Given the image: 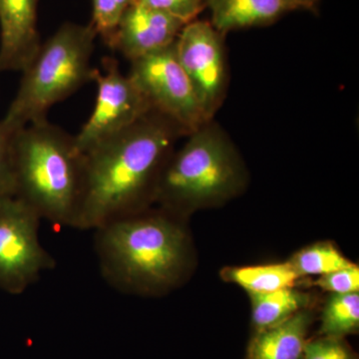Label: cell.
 <instances>
[{"label":"cell","instance_id":"9","mask_svg":"<svg viewBox=\"0 0 359 359\" xmlns=\"http://www.w3.org/2000/svg\"><path fill=\"white\" fill-rule=\"evenodd\" d=\"M224 35L211 22L194 20L182 28L175 50L208 121L224 102L229 83Z\"/></svg>","mask_w":359,"mask_h":359},{"label":"cell","instance_id":"20","mask_svg":"<svg viewBox=\"0 0 359 359\" xmlns=\"http://www.w3.org/2000/svg\"><path fill=\"white\" fill-rule=\"evenodd\" d=\"M135 2L169 14L184 25L196 20L207 7V0H135Z\"/></svg>","mask_w":359,"mask_h":359},{"label":"cell","instance_id":"12","mask_svg":"<svg viewBox=\"0 0 359 359\" xmlns=\"http://www.w3.org/2000/svg\"><path fill=\"white\" fill-rule=\"evenodd\" d=\"M313 321V311L308 308L278 325L257 330L247 359H304L306 337Z\"/></svg>","mask_w":359,"mask_h":359},{"label":"cell","instance_id":"7","mask_svg":"<svg viewBox=\"0 0 359 359\" xmlns=\"http://www.w3.org/2000/svg\"><path fill=\"white\" fill-rule=\"evenodd\" d=\"M130 63L129 77L152 110L174 122L186 136L210 122L179 62L175 43Z\"/></svg>","mask_w":359,"mask_h":359},{"label":"cell","instance_id":"8","mask_svg":"<svg viewBox=\"0 0 359 359\" xmlns=\"http://www.w3.org/2000/svg\"><path fill=\"white\" fill-rule=\"evenodd\" d=\"M105 72L95 71L97 95L94 109L78 134L75 145L81 154L124 131L152 108L129 75L120 71L114 58L103 59Z\"/></svg>","mask_w":359,"mask_h":359},{"label":"cell","instance_id":"5","mask_svg":"<svg viewBox=\"0 0 359 359\" xmlns=\"http://www.w3.org/2000/svg\"><path fill=\"white\" fill-rule=\"evenodd\" d=\"M97 34L91 25L65 22L40 45L22 71L20 87L4 119L16 129L43 121L52 106L62 102L89 82Z\"/></svg>","mask_w":359,"mask_h":359},{"label":"cell","instance_id":"19","mask_svg":"<svg viewBox=\"0 0 359 359\" xmlns=\"http://www.w3.org/2000/svg\"><path fill=\"white\" fill-rule=\"evenodd\" d=\"M18 130L4 118L0 120V204L15 198L13 141Z\"/></svg>","mask_w":359,"mask_h":359},{"label":"cell","instance_id":"17","mask_svg":"<svg viewBox=\"0 0 359 359\" xmlns=\"http://www.w3.org/2000/svg\"><path fill=\"white\" fill-rule=\"evenodd\" d=\"M287 262L301 278L309 276L327 275L354 264L330 242L308 245L295 252Z\"/></svg>","mask_w":359,"mask_h":359},{"label":"cell","instance_id":"11","mask_svg":"<svg viewBox=\"0 0 359 359\" xmlns=\"http://www.w3.org/2000/svg\"><path fill=\"white\" fill-rule=\"evenodd\" d=\"M39 2L0 0V72H22L39 51Z\"/></svg>","mask_w":359,"mask_h":359},{"label":"cell","instance_id":"23","mask_svg":"<svg viewBox=\"0 0 359 359\" xmlns=\"http://www.w3.org/2000/svg\"><path fill=\"white\" fill-rule=\"evenodd\" d=\"M297 9H309V11H314L318 6L320 0H292Z\"/></svg>","mask_w":359,"mask_h":359},{"label":"cell","instance_id":"15","mask_svg":"<svg viewBox=\"0 0 359 359\" xmlns=\"http://www.w3.org/2000/svg\"><path fill=\"white\" fill-rule=\"evenodd\" d=\"M252 325L257 330H264L287 320L302 309L309 308L311 295L294 287L250 294Z\"/></svg>","mask_w":359,"mask_h":359},{"label":"cell","instance_id":"1","mask_svg":"<svg viewBox=\"0 0 359 359\" xmlns=\"http://www.w3.org/2000/svg\"><path fill=\"white\" fill-rule=\"evenodd\" d=\"M182 135L174 122L151 110L82 154L83 181L74 229L94 231L155 205L161 174Z\"/></svg>","mask_w":359,"mask_h":359},{"label":"cell","instance_id":"13","mask_svg":"<svg viewBox=\"0 0 359 359\" xmlns=\"http://www.w3.org/2000/svg\"><path fill=\"white\" fill-rule=\"evenodd\" d=\"M212 25L226 35L233 30L269 25L297 9L292 0H207Z\"/></svg>","mask_w":359,"mask_h":359},{"label":"cell","instance_id":"6","mask_svg":"<svg viewBox=\"0 0 359 359\" xmlns=\"http://www.w3.org/2000/svg\"><path fill=\"white\" fill-rule=\"evenodd\" d=\"M41 218L18 198L0 204V290L20 294L55 268L39 238Z\"/></svg>","mask_w":359,"mask_h":359},{"label":"cell","instance_id":"2","mask_svg":"<svg viewBox=\"0 0 359 359\" xmlns=\"http://www.w3.org/2000/svg\"><path fill=\"white\" fill-rule=\"evenodd\" d=\"M101 275L124 294L157 297L182 285L192 269L186 219L152 205L94 230Z\"/></svg>","mask_w":359,"mask_h":359},{"label":"cell","instance_id":"4","mask_svg":"<svg viewBox=\"0 0 359 359\" xmlns=\"http://www.w3.org/2000/svg\"><path fill=\"white\" fill-rule=\"evenodd\" d=\"M248 174L235 144L216 123H205L168 159L155 205L187 219L244 192Z\"/></svg>","mask_w":359,"mask_h":359},{"label":"cell","instance_id":"3","mask_svg":"<svg viewBox=\"0 0 359 359\" xmlns=\"http://www.w3.org/2000/svg\"><path fill=\"white\" fill-rule=\"evenodd\" d=\"M15 198L41 219L74 228L83 181V155L70 135L48 119L15 132Z\"/></svg>","mask_w":359,"mask_h":359},{"label":"cell","instance_id":"16","mask_svg":"<svg viewBox=\"0 0 359 359\" xmlns=\"http://www.w3.org/2000/svg\"><path fill=\"white\" fill-rule=\"evenodd\" d=\"M323 337L342 339L359 328V294H334L327 297L321 311Z\"/></svg>","mask_w":359,"mask_h":359},{"label":"cell","instance_id":"22","mask_svg":"<svg viewBox=\"0 0 359 359\" xmlns=\"http://www.w3.org/2000/svg\"><path fill=\"white\" fill-rule=\"evenodd\" d=\"M304 359H356L342 339L323 337L306 342Z\"/></svg>","mask_w":359,"mask_h":359},{"label":"cell","instance_id":"21","mask_svg":"<svg viewBox=\"0 0 359 359\" xmlns=\"http://www.w3.org/2000/svg\"><path fill=\"white\" fill-rule=\"evenodd\" d=\"M313 285L334 294H351L359 290V268L358 264L320 276Z\"/></svg>","mask_w":359,"mask_h":359},{"label":"cell","instance_id":"14","mask_svg":"<svg viewBox=\"0 0 359 359\" xmlns=\"http://www.w3.org/2000/svg\"><path fill=\"white\" fill-rule=\"evenodd\" d=\"M224 282L235 283L248 294H266L276 290L294 287L299 276L285 263L259 266H231L221 271Z\"/></svg>","mask_w":359,"mask_h":359},{"label":"cell","instance_id":"18","mask_svg":"<svg viewBox=\"0 0 359 359\" xmlns=\"http://www.w3.org/2000/svg\"><path fill=\"white\" fill-rule=\"evenodd\" d=\"M135 0H92V20L90 25L97 37L110 47L120 20Z\"/></svg>","mask_w":359,"mask_h":359},{"label":"cell","instance_id":"10","mask_svg":"<svg viewBox=\"0 0 359 359\" xmlns=\"http://www.w3.org/2000/svg\"><path fill=\"white\" fill-rule=\"evenodd\" d=\"M185 25L169 14L134 2L120 20L109 48L132 62L173 45Z\"/></svg>","mask_w":359,"mask_h":359}]
</instances>
